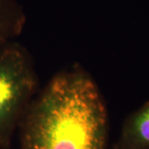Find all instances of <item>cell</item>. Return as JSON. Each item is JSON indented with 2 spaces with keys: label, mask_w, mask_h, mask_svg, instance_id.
I'll return each mask as SVG.
<instances>
[{
  "label": "cell",
  "mask_w": 149,
  "mask_h": 149,
  "mask_svg": "<svg viewBox=\"0 0 149 149\" xmlns=\"http://www.w3.org/2000/svg\"><path fill=\"white\" fill-rule=\"evenodd\" d=\"M19 149H108L109 115L100 88L74 65L39 90L18 125Z\"/></svg>",
  "instance_id": "6da1fadb"
},
{
  "label": "cell",
  "mask_w": 149,
  "mask_h": 149,
  "mask_svg": "<svg viewBox=\"0 0 149 149\" xmlns=\"http://www.w3.org/2000/svg\"><path fill=\"white\" fill-rule=\"evenodd\" d=\"M35 61L17 41L0 46V149H9L27 108L39 91Z\"/></svg>",
  "instance_id": "7a4b0ae2"
},
{
  "label": "cell",
  "mask_w": 149,
  "mask_h": 149,
  "mask_svg": "<svg viewBox=\"0 0 149 149\" xmlns=\"http://www.w3.org/2000/svg\"><path fill=\"white\" fill-rule=\"evenodd\" d=\"M114 149H149V101L126 118Z\"/></svg>",
  "instance_id": "3957f363"
},
{
  "label": "cell",
  "mask_w": 149,
  "mask_h": 149,
  "mask_svg": "<svg viewBox=\"0 0 149 149\" xmlns=\"http://www.w3.org/2000/svg\"><path fill=\"white\" fill-rule=\"evenodd\" d=\"M26 20L18 0H0V46L17 41L22 33Z\"/></svg>",
  "instance_id": "277c9868"
}]
</instances>
